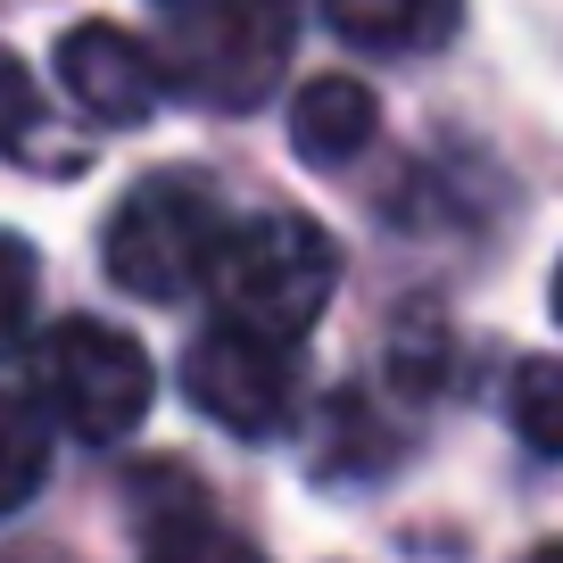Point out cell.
<instances>
[{"label":"cell","instance_id":"cell-1","mask_svg":"<svg viewBox=\"0 0 563 563\" xmlns=\"http://www.w3.org/2000/svg\"><path fill=\"white\" fill-rule=\"evenodd\" d=\"M224 241H232L224 191L191 166H175V175H141L108 208L100 265L124 299H191V290H208Z\"/></svg>","mask_w":563,"mask_h":563},{"label":"cell","instance_id":"cell-2","mask_svg":"<svg viewBox=\"0 0 563 563\" xmlns=\"http://www.w3.org/2000/svg\"><path fill=\"white\" fill-rule=\"evenodd\" d=\"M208 290H216V307H224V323H241V332L307 340L316 316L332 307V290H340V249H332V232H323L316 216L257 208V216L232 224Z\"/></svg>","mask_w":563,"mask_h":563},{"label":"cell","instance_id":"cell-3","mask_svg":"<svg viewBox=\"0 0 563 563\" xmlns=\"http://www.w3.org/2000/svg\"><path fill=\"white\" fill-rule=\"evenodd\" d=\"M290 42H299V0H183L158 42L166 91L224 117L265 108L290 67Z\"/></svg>","mask_w":563,"mask_h":563},{"label":"cell","instance_id":"cell-4","mask_svg":"<svg viewBox=\"0 0 563 563\" xmlns=\"http://www.w3.org/2000/svg\"><path fill=\"white\" fill-rule=\"evenodd\" d=\"M150 398H158V373H150L141 340L117 332V323L67 316L34 340V406L51 422H67L75 440H91V448L133 440L150 422Z\"/></svg>","mask_w":563,"mask_h":563},{"label":"cell","instance_id":"cell-5","mask_svg":"<svg viewBox=\"0 0 563 563\" xmlns=\"http://www.w3.org/2000/svg\"><path fill=\"white\" fill-rule=\"evenodd\" d=\"M183 389L232 440H282L299 422V340L216 323V332H199L183 349Z\"/></svg>","mask_w":563,"mask_h":563},{"label":"cell","instance_id":"cell-6","mask_svg":"<svg viewBox=\"0 0 563 563\" xmlns=\"http://www.w3.org/2000/svg\"><path fill=\"white\" fill-rule=\"evenodd\" d=\"M58 84H67V100L84 108V117L141 124L166 100V58H158V42L91 18V25H75V34H58Z\"/></svg>","mask_w":563,"mask_h":563},{"label":"cell","instance_id":"cell-7","mask_svg":"<svg viewBox=\"0 0 563 563\" xmlns=\"http://www.w3.org/2000/svg\"><path fill=\"white\" fill-rule=\"evenodd\" d=\"M323 25L373 58H431L456 42L464 0H323Z\"/></svg>","mask_w":563,"mask_h":563},{"label":"cell","instance_id":"cell-8","mask_svg":"<svg viewBox=\"0 0 563 563\" xmlns=\"http://www.w3.org/2000/svg\"><path fill=\"white\" fill-rule=\"evenodd\" d=\"M373 133H382V100H373L356 75H316V84H299V100H290V150H299L307 166L365 158Z\"/></svg>","mask_w":563,"mask_h":563},{"label":"cell","instance_id":"cell-9","mask_svg":"<svg viewBox=\"0 0 563 563\" xmlns=\"http://www.w3.org/2000/svg\"><path fill=\"white\" fill-rule=\"evenodd\" d=\"M506 422L522 431V448L563 456V356H522L506 382Z\"/></svg>","mask_w":563,"mask_h":563},{"label":"cell","instance_id":"cell-10","mask_svg":"<svg viewBox=\"0 0 563 563\" xmlns=\"http://www.w3.org/2000/svg\"><path fill=\"white\" fill-rule=\"evenodd\" d=\"M42 473H51V422H42V406L0 398V514H18L42 489Z\"/></svg>","mask_w":563,"mask_h":563},{"label":"cell","instance_id":"cell-11","mask_svg":"<svg viewBox=\"0 0 563 563\" xmlns=\"http://www.w3.org/2000/svg\"><path fill=\"white\" fill-rule=\"evenodd\" d=\"M141 563H265V555L241 539V530L208 522V514H175V522L150 530V555Z\"/></svg>","mask_w":563,"mask_h":563},{"label":"cell","instance_id":"cell-12","mask_svg":"<svg viewBox=\"0 0 563 563\" xmlns=\"http://www.w3.org/2000/svg\"><path fill=\"white\" fill-rule=\"evenodd\" d=\"M34 290H42V257L25 232H0V356L25 340V323H34Z\"/></svg>","mask_w":563,"mask_h":563},{"label":"cell","instance_id":"cell-13","mask_svg":"<svg viewBox=\"0 0 563 563\" xmlns=\"http://www.w3.org/2000/svg\"><path fill=\"white\" fill-rule=\"evenodd\" d=\"M0 158H51V150H42V91L9 51H0Z\"/></svg>","mask_w":563,"mask_h":563},{"label":"cell","instance_id":"cell-14","mask_svg":"<svg viewBox=\"0 0 563 563\" xmlns=\"http://www.w3.org/2000/svg\"><path fill=\"white\" fill-rule=\"evenodd\" d=\"M530 563H563V539H555V547H539V555H530Z\"/></svg>","mask_w":563,"mask_h":563},{"label":"cell","instance_id":"cell-15","mask_svg":"<svg viewBox=\"0 0 563 563\" xmlns=\"http://www.w3.org/2000/svg\"><path fill=\"white\" fill-rule=\"evenodd\" d=\"M555 316H563V265H555Z\"/></svg>","mask_w":563,"mask_h":563},{"label":"cell","instance_id":"cell-16","mask_svg":"<svg viewBox=\"0 0 563 563\" xmlns=\"http://www.w3.org/2000/svg\"><path fill=\"white\" fill-rule=\"evenodd\" d=\"M166 9H183V0H166Z\"/></svg>","mask_w":563,"mask_h":563}]
</instances>
